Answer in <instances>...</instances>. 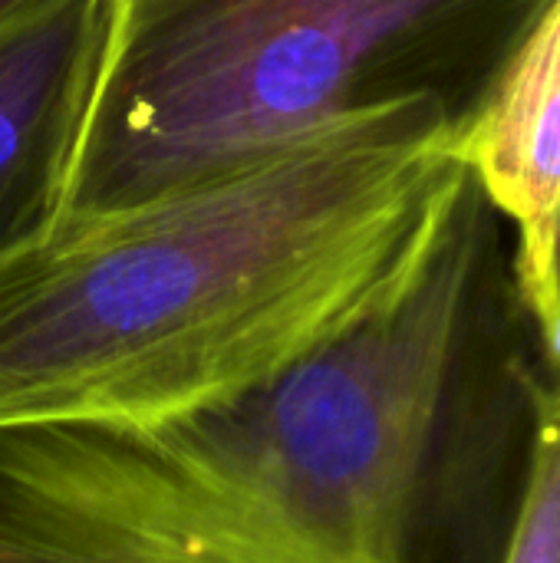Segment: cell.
<instances>
[{"mask_svg":"<svg viewBox=\"0 0 560 563\" xmlns=\"http://www.w3.org/2000/svg\"><path fill=\"white\" fill-rule=\"evenodd\" d=\"M554 277H558V294H560V231H558V251H554ZM560 353V346H558Z\"/></svg>","mask_w":560,"mask_h":563,"instance_id":"8","label":"cell"},{"mask_svg":"<svg viewBox=\"0 0 560 563\" xmlns=\"http://www.w3.org/2000/svg\"><path fill=\"white\" fill-rule=\"evenodd\" d=\"M33 3H40V0H0V23H3V20H10L13 13H20V10L33 7Z\"/></svg>","mask_w":560,"mask_h":563,"instance_id":"7","label":"cell"},{"mask_svg":"<svg viewBox=\"0 0 560 563\" xmlns=\"http://www.w3.org/2000/svg\"><path fill=\"white\" fill-rule=\"evenodd\" d=\"M116 0H40L0 23V261L63 211Z\"/></svg>","mask_w":560,"mask_h":563,"instance_id":"4","label":"cell"},{"mask_svg":"<svg viewBox=\"0 0 560 563\" xmlns=\"http://www.w3.org/2000/svg\"><path fill=\"white\" fill-rule=\"evenodd\" d=\"M505 563H560V363L541 402L531 488Z\"/></svg>","mask_w":560,"mask_h":563,"instance_id":"6","label":"cell"},{"mask_svg":"<svg viewBox=\"0 0 560 563\" xmlns=\"http://www.w3.org/2000/svg\"><path fill=\"white\" fill-rule=\"evenodd\" d=\"M518 244L525 297L560 363V0H548L505 56L455 145Z\"/></svg>","mask_w":560,"mask_h":563,"instance_id":"5","label":"cell"},{"mask_svg":"<svg viewBox=\"0 0 560 563\" xmlns=\"http://www.w3.org/2000/svg\"><path fill=\"white\" fill-rule=\"evenodd\" d=\"M558 356L462 165L376 303L274 383L0 432V563H505Z\"/></svg>","mask_w":560,"mask_h":563,"instance_id":"1","label":"cell"},{"mask_svg":"<svg viewBox=\"0 0 560 563\" xmlns=\"http://www.w3.org/2000/svg\"><path fill=\"white\" fill-rule=\"evenodd\" d=\"M548 0H116L59 221L439 96L465 119Z\"/></svg>","mask_w":560,"mask_h":563,"instance_id":"3","label":"cell"},{"mask_svg":"<svg viewBox=\"0 0 560 563\" xmlns=\"http://www.w3.org/2000/svg\"><path fill=\"white\" fill-rule=\"evenodd\" d=\"M462 122L419 96L195 188L56 221L0 261V432L198 412L333 343L459 175Z\"/></svg>","mask_w":560,"mask_h":563,"instance_id":"2","label":"cell"}]
</instances>
